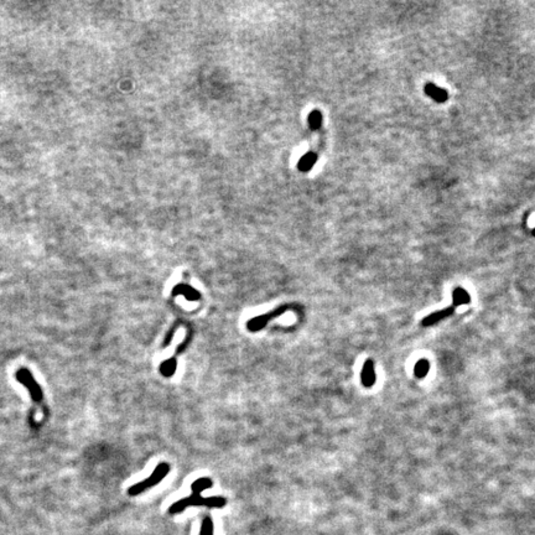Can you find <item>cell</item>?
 Returning a JSON list of instances; mask_svg holds the SVG:
<instances>
[{"instance_id": "cell-1", "label": "cell", "mask_w": 535, "mask_h": 535, "mask_svg": "<svg viewBox=\"0 0 535 535\" xmlns=\"http://www.w3.org/2000/svg\"><path fill=\"white\" fill-rule=\"evenodd\" d=\"M170 472V465L167 462H160L159 465L156 466L155 470L153 471V474L148 477V478L143 479V481L138 482V483L133 484L128 488L127 493L130 497H135V495H139L141 493L146 492L148 490L153 488L154 486H156L158 483L162 481L165 477L167 476V474Z\"/></svg>"}, {"instance_id": "cell-2", "label": "cell", "mask_w": 535, "mask_h": 535, "mask_svg": "<svg viewBox=\"0 0 535 535\" xmlns=\"http://www.w3.org/2000/svg\"><path fill=\"white\" fill-rule=\"evenodd\" d=\"M15 379L19 383H21L22 385H25L27 390L30 393V396L35 403H42L43 399V392L41 389V387L39 385V383L36 382L35 378H34L33 373L29 371L27 368H19L15 373Z\"/></svg>"}, {"instance_id": "cell-3", "label": "cell", "mask_w": 535, "mask_h": 535, "mask_svg": "<svg viewBox=\"0 0 535 535\" xmlns=\"http://www.w3.org/2000/svg\"><path fill=\"white\" fill-rule=\"evenodd\" d=\"M289 309H290V307H289V305H282V306L277 307V309L273 310V311H270V312H268V314L259 315V316H256V317L250 318V320L247 322L248 331H250V332L260 331V330H263V328L265 327V326L268 325L270 321L274 320V318H277V316L282 315L284 312H286Z\"/></svg>"}, {"instance_id": "cell-4", "label": "cell", "mask_w": 535, "mask_h": 535, "mask_svg": "<svg viewBox=\"0 0 535 535\" xmlns=\"http://www.w3.org/2000/svg\"><path fill=\"white\" fill-rule=\"evenodd\" d=\"M203 498L201 495H196V493H192L191 495L188 497L181 498V499L176 500L175 503H172L169 508V514L171 515H175V514H180L182 512H185L186 509L190 508V507H201L203 506Z\"/></svg>"}, {"instance_id": "cell-5", "label": "cell", "mask_w": 535, "mask_h": 535, "mask_svg": "<svg viewBox=\"0 0 535 535\" xmlns=\"http://www.w3.org/2000/svg\"><path fill=\"white\" fill-rule=\"evenodd\" d=\"M376 374L373 360L367 359L363 363V367H362V372H360V383L363 384V387L372 388L376 384Z\"/></svg>"}, {"instance_id": "cell-6", "label": "cell", "mask_w": 535, "mask_h": 535, "mask_svg": "<svg viewBox=\"0 0 535 535\" xmlns=\"http://www.w3.org/2000/svg\"><path fill=\"white\" fill-rule=\"evenodd\" d=\"M455 310H456V307L451 305V306L449 307H445V309L433 312V314L428 315L426 317H424V320L421 321V325L424 326V327H430V326L435 325V323H438L440 321L450 317V316L455 312Z\"/></svg>"}, {"instance_id": "cell-7", "label": "cell", "mask_w": 535, "mask_h": 535, "mask_svg": "<svg viewBox=\"0 0 535 535\" xmlns=\"http://www.w3.org/2000/svg\"><path fill=\"white\" fill-rule=\"evenodd\" d=\"M171 295L174 296V297H176V296L178 295H182L185 296L186 300H188V301H198L199 298H201V294H199V291H197L196 289L187 285V284H178L175 288L172 289Z\"/></svg>"}, {"instance_id": "cell-8", "label": "cell", "mask_w": 535, "mask_h": 535, "mask_svg": "<svg viewBox=\"0 0 535 535\" xmlns=\"http://www.w3.org/2000/svg\"><path fill=\"white\" fill-rule=\"evenodd\" d=\"M176 369H178V359H176L175 356L164 360L159 367L160 374L165 378H171L176 373Z\"/></svg>"}, {"instance_id": "cell-9", "label": "cell", "mask_w": 535, "mask_h": 535, "mask_svg": "<svg viewBox=\"0 0 535 535\" xmlns=\"http://www.w3.org/2000/svg\"><path fill=\"white\" fill-rule=\"evenodd\" d=\"M425 93L430 96L433 99H435L436 102H445L447 99V92L445 89L440 88V87H436L435 84L429 83L425 86Z\"/></svg>"}, {"instance_id": "cell-10", "label": "cell", "mask_w": 535, "mask_h": 535, "mask_svg": "<svg viewBox=\"0 0 535 535\" xmlns=\"http://www.w3.org/2000/svg\"><path fill=\"white\" fill-rule=\"evenodd\" d=\"M213 487V481L210 477H199L196 481L192 482L191 484V491L192 493H196V495H201L204 491L211 490Z\"/></svg>"}, {"instance_id": "cell-11", "label": "cell", "mask_w": 535, "mask_h": 535, "mask_svg": "<svg viewBox=\"0 0 535 535\" xmlns=\"http://www.w3.org/2000/svg\"><path fill=\"white\" fill-rule=\"evenodd\" d=\"M471 301L470 294L462 288H456L452 293V306L457 307L461 305H466Z\"/></svg>"}, {"instance_id": "cell-12", "label": "cell", "mask_w": 535, "mask_h": 535, "mask_svg": "<svg viewBox=\"0 0 535 535\" xmlns=\"http://www.w3.org/2000/svg\"><path fill=\"white\" fill-rule=\"evenodd\" d=\"M316 161H317V155L315 153H307L300 159L297 167L300 171L307 172L312 169V166L316 164Z\"/></svg>"}, {"instance_id": "cell-13", "label": "cell", "mask_w": 535, "mask_h": 535, "mask_svg": "<svg viewBox=\"0 0 535 535\" xmlns=\"http://www.w3.org/2000/svg\"><path fill=\"white\" fill-rule=\"evenodd\" d=\"M227 504V499L222 495H211V497L203 498V507L207 508L221 509Z\"/></svg>"}, {"instance_id": "cell-14", "label": "cell", "mask_w": 535, "mask_h": 535, "mask_svg": "<svg viewBox=\"0 0 535 535\" xmlns=\"http://www.w3.org/2000/svg\"><path fill=\"white\" fill-rule=\"evenodd\" d=\"M429 371H430V363H429L428 359L421 358V359H419L416 363H415L414 374L416 378H419V379L426 376V374L429 373Z\"/></svg>"}, {"instance_id": "cell-15", "label": "cell", "mask_w": 535, "mask_h": 535, "mask_svg": "<svg viewBox=\"0 0 535 535\" xmlns=\"http://www.w3.org/2000/svg\"><path fill=\"white\" fill-rule=\"evenodd\" d=\"M213 530H215V527H213V520L211 516L206 515L203 518V520H202L201 523V529H199V535H213Z\"/></svg>"}, {"instance_id": "cell-16", "label": "cell", "mask_w": 535, "mask_h": 535, "mask_svg": "<svg viewBox=\"0 0 535 535\" xmlns=\"http://www.w3.org/2000/svg\"><path fill=\"white\" fill-rule=\"evenodd\" d=\"M322 124V116L318 111H314L309 116V125L312 130H317Z\"/></svg>"}, {"instance_id": "cell-17", "label": "cell", "mask_w": 535, "mask_h": 535, "mask_svg": "<svg viewBox=\"0 0 535 535\" xmlns=\"http://www.w3.org/2000/svg\"><path fill=\"white\" fill-rule=\"evenodd\" d=\"M175 330H176V327H175V326H174V327L171 328V331H170L169 334L166 335V337H165L164 343H162V347H164V348H166L167 346H169V344L171 343L172 338H174V334H175Z\"/></svg>"}, {"instance_id": "cell-18", "label": "cell", "mask_w": 535, "mask_h": 535, "mask_svg": "<svg viewBox=\"0 0 535 535\" xmlns=\"http://www.w3.org/2000/svg\"><path fill=\"white\" fill-rule=\"evenodd\" d=\"M533 233H534V236H535V228H534V231H533Z\"/></svg>"}]
</instances>
